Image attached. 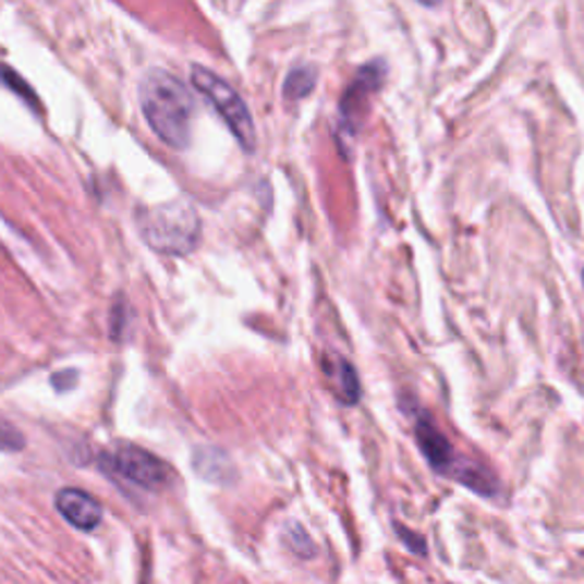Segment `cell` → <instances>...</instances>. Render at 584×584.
Wrapping results in <instances>:
<instances>
[{
    "label": "cell",
    "instance_id": "cell-1",
    "mask_svg": "<svg viewBox=\"0 0 584 584\" xmlns=\"http://www.w3.org/2000/svg\"><path fill=\"white\" fill-rule=\"evenodd\" d=\"M139 106L165 144L185 149L190 144L194 99L183 81L165 69H149L139 81Z\"/></svg>",
    "mask_w": 584,
    "mask_h": 584
},
{
    "label": "cell",
    "instance_id": "cell-2",
    "mask_svg": "<svg viewBox=\"0 0 584 584\" xmlns=\"http://www.w3.org/2000/svg\"><path fill=\"white\" fill-rule=\"evenodd\" d=\"M137 229L146 245L165 256H187L202 238L199 215L185 199L142 208Z\"/></svg>",
    "mask_w": 584,
    "mask_h": 584
},
{
    "label": "cell",
    "instance_id": "cell-3",
    "mask_svg": "<svg viewBox=\"0 0 584 584\" xmlns=\"http://www.w3.org/2000/svg\"><path fill=\"white\" fill-rule=\"evenodd\" d=\"M413 429H416V441L427 459V464L438 475L457 479L479 496H496V477L489 471H484L479 464H475V461L461 457L443 436V431L436 427L434 418L425 409L413 411Z\"/></svg>",
    "mask_w": 584,
    "mask_h": 584
},
{
    "label": "cell",
    "instance_id": "cell-4",
    "mask_svg": "<svg viewBox=\"0 0 584 584\" xmlns=\"http://www.w3.org/2000/svg\"><path fill=\"white\" fill-rule=\"evenodd\" d=\"M190 78L192 85L197 87L208 104L219 112L231 133L238 137V142L245 146L247 151H254L256 146V129H254V119L247 110V104L240 99V94L224 81L219 78L215 71L202 66V64H192L190 66Z\"/></svg>",
    "mask_w": 584,
    "mask_h": 584
},
{
    "label": "cell",
    "instance_id": "cell-5",
    "mask_svg": "<svg viewBox=\"0 0 584 584\" xmlns=\"http://www.w3.org/2000/svg\"><path fill=\"white\" fill-rule=\"evenodd\" d=\"M101 466L110 475H117L149 491L162 489V486L172 479V471H169L162 459L131 443H119L110 452H106L101 457Z\"/></svg>",
    "mask_w": 584,
    "mask_h": 584
},
{
    "label": "cell",
    "instance_id": "cell-6",
    "mask_svg": "<svg viewBox=\"0 0 584 584\" xmlns=\"http://www.w3.org/2000/svg\"><path fill=\"white\" fill-rule=\"evenodd\" d=\"M386 78V64L381 60H375L370 64H365L356 81L350 85V89L343 96V104H340V114L348 121L350 126L356 124V114L363 112V104L373 92L379 89V85Z\"/></svg>",
    "mask_w": 584,
    "mask_h": 584
},
{
    "label": "cell",
    "instance_id": "cell-7",
    "mask_svg": "<svg viewBox=\"0 0 584 584\" xmlns=\"http://www.w3.org/2000/svg\"><path fill=\"white\" fill-rule=\"evenodd\" d=\"M56 507L78 530H94L104 519V507L81 489H62L56 496Z\"/></svg>",
    "mask_w": 584,
    "mask_h": 584
},
{
    "label": "cell",
    "instance_id": "cell-8",
    "mask_svg": "<svg viewBox=\"0 0 584 584\" xmlns=\"http://www.w3.org/2000/svg\"><path fill=\"white\" fill-rule=\"evenodd\" d=\"M327 373L333 379L336 396L343 400V404H356L361 400V386L358 375L345 358H333L331 365H327Z\"/></svg>",
    "mask_w": 584,
    "mask_h": 584
},
{
    "label": "cell",
    "instance_id": "cell-9",
    "mask_svg": "<svg viewBox=\"0 0 584 584\" xmlns=\"http://www.w3.org/2000/svg\"><path fill=\"white\" fill-rule=\"evenodd\" d=\"M318 83V73L313 66H297L288 73V78L283 83V96L285 99H304L308 96Z\"/></svg>",
    "mask_w": 584,
    "mask_h": 584
},
{
    "label": "cell",
    "instance_id": "cell-10",
    "mask_svg": "<svg viewBox=\"0 0 584 584\" xmlns=\"http://www.w3.org/2000/svg\"><path fill=\"white\" fill-rule=\"evenodd\" d=\"M23 446H26V441H23V434L12 423H8L5 418H0V450L16 452Z\"/></svg>",
    "mask_w": 584,
    "mask_h": 584
},
{
    "label": "cell",
    "instance_id": "cell-11",
    "mask_svg": "<svg viewBox=\"0 0 584 584\" xmlns=\"http://www.w3.org/2000/svg\"><path fill=\"white\" fill-rule=\"evenodd\" d=\"M285 539H288L290 548L295 550L297 555H302V557H311L315 552V548H313V544L308 539V534L300 525H290L288 532H285Z\"/></svg>",
    "mask_w": 584,
    "mask_h": 584
},
{
    "label": "cell",
    "instance_id": "cell-12",
    "mask_svg": "<svg viewBox=\"0 0 584 584\" xmlns=\"http://www.w3.org/2000/svg\"><path fill=\"white\" fill-rule=\"evenodd\" d=\"M398 534H400V537H404V544H406L413 552L425 555V542H423V537H418V534L409 532L406 527H398Z\"/></svg>",
    "mask_w": 584,
    "mask_h": 584
},
{
    "label": "cell",
    "instance_id": "cell-13",
    "mask_svg": "<svg viewBox=\"0 0 584 584\" xmlns=\"http://www.w3.org/2000/svg\"><path fill=\"white\" fill-rule=\"evenodd\" d=\"M582 283H584V272H582Z\"/></svg>",
    "mask_w": 584,
    "mask_h": 584
}]
</instances>
